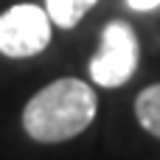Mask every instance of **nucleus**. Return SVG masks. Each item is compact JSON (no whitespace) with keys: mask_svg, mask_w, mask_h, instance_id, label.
Instances as JSON below:
<instances>
[{"mask_svg":"<svg viewBox=\"0 0 160 160\" xmlns=\"http://www.w3.org/2000/svg\"><path fill=\"white\" fill-rule=\"evenodd\" d=\"M90 79L101 87H121L138 68V37L129 22L112 20L101 31L98 53L90 59Z\"/></svg>","mask_w":160,"mask_h":160,"instance_id":"2","label":"nucleus"},{"mask_svg":"<svg viewBox=\"0 0 160 160\" xmlns=\"http://www.w3.org/2000/svg\"><path fill=\"white\" fill-rule=\"evenodd\" d=\"M51 42V17L34 3H17L0 14V53L28 59Z\"/></svg>","mask_w":160,"mask_h":160,"instance_id":"3","label":"nucleus"},{"mask_svg":"<svg viewBox=\"0 0 160 160\" xmlns=\"http://www.w3.org/2000/svg\"><path fill=\"white\" fill-rule=\"evenodd\" d=\"M96 3L98 0H45V11L59 28H73Z\"/></svg>","mask_w":160,"mask_h":160,"instance_id":"4","label":"nucleus"},{"mask_svg":"<svg viewBox=\"0 0 160 160\" xmlns=\"http://www.w3.org/2000/svg\"><path fill=\"white\" fill-rule=\"evenodd\" d=\"M135 115L149 135L160 138V84H149L146 90H141V96L135 98Z\"/></svg>","mask_w":160,"mask_h":160,"instance_id":"5","label":"nucleus"},{"mask_svg":"<svg viewBox=\"0 0 160 160\" xmlns=\"http://www.w3.org/2000/svg\"><path fill=\"white\" fill-rule=\"evenodd\" d=\"M129 3V8H135V11H152V8H158L160 0H127Z\"/></svg>","mask_w":160,"mask_h":160,"instance_id":"6","label":"nucleus"},{"mask_svg":"<svg viewBox=\"0 0 160 160\" xmlns=\"http://www.w3.org/2000/svg\"><path fill=\"white\" fill-rule=\"evenodd\" d=\"M96 90L73 76L42 87L22 110V129L39 143H62L82 135L96 118Z\"/></svg>","mask_w":160,"mask_h":160,"instance_id":"1","label":"nucleus"}]
</instances>
